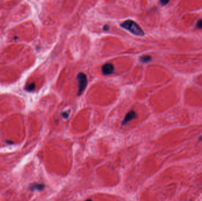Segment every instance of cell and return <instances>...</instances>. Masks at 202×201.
Wrapping results in <instances>:
<instances>
[{
    "instance_id": "1",
    "label": "cell",
    "mask_w": 202,
    "mask_h": 201,
    "mask_svg": "<svg viewBox=\"0 0 202 201\" xmlns=\"http://www.w3.org/2000/svg\"><path fill=\"white\" fill-rule=\"evenodd\" d=\"M121 27L128 30L132 34L138 36H144V32L141 27L131 20H127L121 24Z\"/></svg>"
},
{
    "instance_id": "2",
    "label": "cell",
    "mask_w": 202,
    "mask_h": 201,
    "mask_svg": "<svg viewBox=\"0 0 202 201\" xmlns=\"http://www.w3.org/2000/svg\"><path fill=\"white\" fill-rule=\"evenodd\" d=\"M77 79L78 80V96H80L82 94L85 90L86 89L88 84V80L87 77L85 74L83 73H79L78 74Z\"/></svg>"
},
{
    "instance_id": "3",
    "label": "cell",
    "mask_w": 202,
    "mask_h": 201,
    "mask_svg": "<svg viewBox=\"0 0 202 201\" xmlns=\"http://www.w3.org/2000/svg\"><path fill=\"white\" fill-rule=\"evenodd\" d=\"M114 70V67L111 63H106L102 67V72L105 75L112 74Z\"/></svg>"
},
{
    "instance_id": "4",
    "label": "cell",
    "mask_w": 202,
    "mask_h": 201,
    "mask_svg": "<svg viewBox=\"0 0 202 201\" xmlns=\"http://www.w3.org/2000/svg\"><path fill=\"white\" fill-rule=\"evenodd\" d=\"M136 117H137L136 113L134 111H131L126 115L122 124V125H125L129 121H131L134 119H136Z\"/></svg>"
},
{
    "instance_id": "5",
    "label": "cell",
    "mask_w": 202,
    "mask_h": 201,
    "mask_svg": "<svg viewBox=\"0 0 202 201\" xmlns=\"http://www.w3.org/2000/svg\"><path fill=\"white\" fill-rule=\"evenodd\" d=\"M44 188V185L43 184L40 183H34L30 186V189L31 190H38L41 191Z\"/></svg>"
},
{
    "instance_id": "6",
    "label": "cell",
    "mask_w": 202,
    "mask_h": 201,
    "mask_svg": "<svg viewBox=\"0 0 202 201\" xmlns=\"http://www.w3.org/2000/svg\"><path fill=\"white\" fill-rule=\"evenodd\" d=\"M151 59H152L151 57L150 56H142L140 58V61L142 63H146L150 62L151 60Z\"/></svg>"
},
{
    "instance_id": "7",
    "label": "cell",
    "mask_w": 202,
    "mask_h": 201,
    "mask_svg": "<svg viewBox=\"0 0 202 201\" xmlns=\"http://www.w3.org/2000/svg\"><path fill=\"white\" fill-rule=\"evenodd\" d=\"M36 87V86H35V83H31L30 84H29L27 87V90L28 91H32L34 89H35Z\"/></svg>"
},
{
    "instance_id": "8",
    "label": "cell",
    "mask_w": 202,
    "mask_h": 201,
    "mask_svg": "<svg viewBox=\"0 0 202 201\" xmlns=\"http://www.w3.org/2000/svg\"><path fill=\"white\" fill-rule=\"evenodd\" d=\"M197 27L199 29H202V19L198 21L197 23Z\"/></svg>"
},
{
    "instance_id": "9",
    "label": "cell",
    "mask_w": 202,
    "mask_h": 201,
    "mask_svg": "<svg viewBox=\"0 0 202 201\" xmlns=\"http://www.w3.org/2000/svg\"><path fill=\"white\" fill-rule=\"evenodd\" d=\"M62 117L64 118V119H67V117H69V115L67 114V113L66 112H64L62 113Z\"/></svg>"
},
{
    "instance_id": "10",
    "label": "cell",
    "mask_w": 202,
    "mask_h": 201,
    "mask_svg": "<svg viewBox=\"0 0 202 201\" xmlns=\"http://www.w3.org/2000/svg\"><path fill=\"white\" fill-rule=\"evenodd\" d=\"M160 3H161L162 5L164 6V5H165L166 4H167L168 3V1H160Z\"/></svg>"
},
{
    "instance_id": "11",
    "label": "cell",
    "mask_w": 202,
    "mask_h": 201,
    "mask_svg": "<svg viewBox=\"0 0 202 201\" xmlns=\"http://www.w3.org/2000/svg\"><path fill=\"white\" fill-rule=\"evenodd\" d=\"M104 30H106V31L108 30H109V26H108V25L105 26V27H104Z\"/></svg>"
},
{
    "instance_id": "12",
    "label": "cell",
    "mask_w": 202,
    "mask_h": 201,
    "mask_svg": "<svg viewBox=\"0 0 202 201\" xmlns=\"http://www.w3.org/2000/svg\"><path fill=\"white\" fill-rule=\"evenodd\" d=\"M85 201H92V199H87V200H86Z\"/></svg>"
}]
</instances>
